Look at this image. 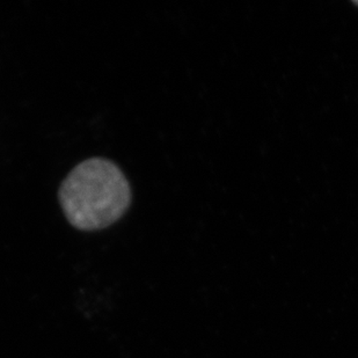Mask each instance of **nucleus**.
<instances>
[{"instance_id": "1", "label": "nucleus", "mask_w": 358, "mask_h": 358, "mask_svg": "<svg viewBox=\"0 0 358 358\" xmlns=\"http://www.w3.org/2000/svg\"><path fill=\"white\" fill-rule=\"evenodd\" d=\"M58 195L69 223L81 231L110 227L131 203L128 180L119 166L103 158H91L76 166Z\"/></svg>"}, {"instance_id": "2", "label": "nucleus", "mask_w": 358, "mask_h": 358, "mask_svg": "<svg viewBox=\"0 0 358 358\" xmlns=\"http://www.w3.org/2000/svg\"><path fill=\"white\" fill-rule=\"evenodd\" d=\"M355 3H357V5H358V1H355Z\"/></svg>"}]
</instances>
